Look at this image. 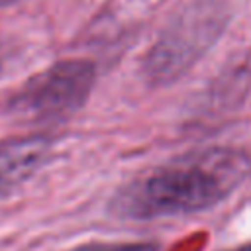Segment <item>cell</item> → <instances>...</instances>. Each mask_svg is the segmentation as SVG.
<instances>
[{
	"mask_svg": "<svg viewBox=\"0 0 251 251\" xmlns=\"http://www.w3.org/2000/svg\"><path fill=\"white\" fill-rule=\"evenodd\" d=\"M251 175V157L235 147H210L176 159L129 184L118 198L122 216L151 220L208 210Z\"/></svg>",
	"mask_w": 251,
	"mask_h": 251,
	"instance_id": "1",
	"label": "cell"
},
{
	"mask_svg": "<svg viewBox=\"0 0 251 251\" xmlns=\"http://www.w3.org/2000/svg\"><path fill=\"white\" fill-rule=\"evenodd\" d=\"M227 20V8L220 0H194L184 6L147 51V80L157 86L178 80L218 41Z\"/></svg>",
	"mask_w": 251,
	"mask_h": 251,
	"instance_id": "2",
	"label": "cell"
},
{
	"mask_svg": "<svg viewBox=\"0 0 251 251\" xmlns=\"http://www.w3.org/2000/svg\"><path fill=\"white\" fill-rule=\"evenodd\" d=\"M94 80L96 67L92 61H57L24 84L14 96L10 110L33 124L65 122L86 104Z\"/></svg>",
	"mask_w": 251,
	"mask_h": 251,
	"instance_id": "3",
	"label": "cell"
},
{
	"mask_svg": "<svg viewBox=\"0 0 251 251\" xmlns=\"http://www.w3.org/2000/svg\"><path fill=\"white\" fill-rule=\"evenodd\" d=\"M53 141L45 133H31L0 143V198L27 182L51 157Z\"/></svg>",
	"mask_w": 251,
	"mask_h": 251,
	"instance_id": "4",
	"label": "cell"
},
{
	"mask_svg": "<svg viewBox=\"0 0 251 251\" xmlns=\"http://www.w3.org/2000/svg\"><path fill=\"white\" fill-rule=\"evenodd\" d=\"M67 251H159V247L151 241H122V243L90 241V243H82Z\"/></svg>",
	"mask_w": 251,
	"mask_h": 251,
	"instance_id": "5",
	"label": "cell"
},
{
	"mask_svg": "<svg viewBox=\"0 0 251 251\" xmlns=\"http://www.w3.org/2000/svg\"><path fill=\"white\" fill-rule=\"evenodd\" d=\"M226 251H251V243H245V245H239L233 249H226Z\"/></svg>",
	"mask_w": 251,
	"mask_h": 251,
	"instance_id": "6",
	"label": "cell"
},
{
	"mask_svg": "<svg viewBox=\"0 0 251 251\" xmlns=\"http://www.w3.org/2000/svg\"><path fill=\"white\" fill-rule=\"evenodd\" d=\"M16 2H20V0H0V8L10 6V4H16Z\"/></svg>",
	"mask_w": 251,
	"mask_h": 251,
	"instance_id": "7",
	"label": "cell"
}]
</instances>
